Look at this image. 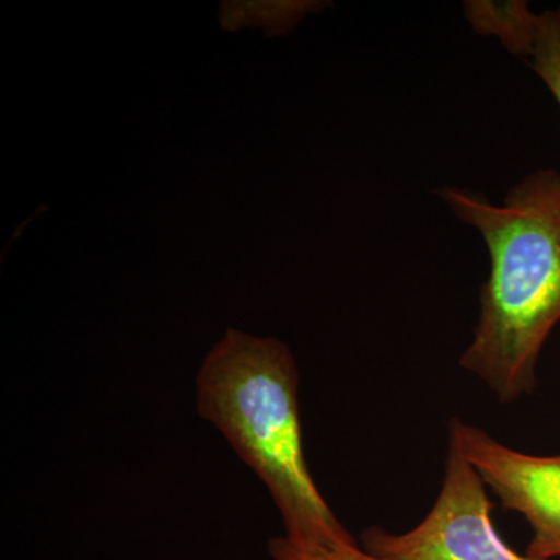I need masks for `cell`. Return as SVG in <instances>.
Listing matches in <instances>:
<instances>
[{
  "mask_svg": "<svg viewBox=\"0 0 560 560\" xmlns=\"http://www.w3.org/2000/svg\"><path fill=\"white\" fill-rule=\"evenodd\" d=\"M440 195L480 231L490 257L480 318L459 364L512 404L536 388L541 349L560 323V173H530L501 206L453 187Z\"/></svg>",
  "mask_w": 560,
  "mask_h": 560,
  "instance_id": "obj_1",
  "label": "cell"
},
{
  "mask_svg": "<svg viewBox=\"0 0 560 560\" xmlns=\"http://www.w3.org/2000/svg\"><path fill=\"white\" fill-rule=\"evenodd\" d=\"M298 388L296 361L283 342L231 329L198 372V411L270 490L285 539L304 550L359 547L308 470Z\"/></svg>",
  "mask_w": 560,
  "mask_h": 560,
  "instance_id": "obj_2",
  "label": "cell"
},
{
  "mask_svg": "<svg viewBox=\"0 0 560 560\" xmlns=\"http://www.w3.org/2000/svg\"><path fill=\"white\" fill-rule=\"evenodd\" d=\"M485 481L448 444L444 480L429 514L407 533L364 529L363 550L386 560H541L518 555L492 522Z\"/></svg>",
  "mask_w": 560,
  "mask_h": 560,
  "instance_id": "obj_3",
  "label": "cell"
},
{
  "mask_svg": "<svg viewBox=\"0 0 560 560\" xmlns=\"http://www.w3.org/2000/svg\"><path fill=\"white\" fill-rule=\"evenodd\" d=\"M448 444L469 460L506 510L518 512L533 529L526 555L560 558V455L514 451L485 430L453 418Z\"/></svg>",
  "mask_w": 560,
  "mask_h": 560,
  "instance_id": "obj_4",
  "label": "cell"
},
{
  "mask_svg": "<svg viewBox=\"0 0 560 560\" xmlns=\"http://www.w3.org/2000/svg\"><path fill=\"white\" fill-rule=\"evenodd\" d=\"M464 13L474 31L482 36H499L501 44L515 57L529 58L539 31V14L525 0L489 2L470 0Z\"/></svg>",
  "mask_w": 560,
  "mask_h": 560,
  "instance_id": "obj_5",
  "label": "cell"
},
{
  "mask_svg": "<svg viewBox=\"0 0 560 560\" xmlns=\"http://www.w3.org/2000/svg\"><path fill=\"white\" fill-rule=\"evenodd\" d=\"M329 2L282 0V2H221L220 25L224 31L261 28L268 36L287 35L308 13L327 9Z\"/></svg>",
  "mask_w": 560,
  "mask_h": 560,
  "instance_id": "obj_6",
  "label": "cell"
},
{
  "mask_svg": "<svg viewBox=\"0 0 560 560\" xmlns=\"http://www.w3.org/2000/svg\"><path fill=\"white\" fill-rule=\"evenodd\" d=\"M529 66L551 91L560 108V5L539 14Z\"/></svg>",
  "mask_w": 560,
  "mask_h": 560,
  "instance_id": "obj_7",
  "label": "cell"
},
{
  "mask_svg": "<svg viewBox=\"0 0 560 560\" xmlns=\"http://www.w3.org/2000/svg\"><path fill=\"white\" fill-rule=\"evenodd\" d=\"M268 550L272 560H386L360 547L341 548V550H304L283 536L271 539Z\"/></svg>",
  "mask_w": 560,
  "mask_h": 560,
  "instance_id": "obj_8",
  "label": "cell"
}]
</instances>
